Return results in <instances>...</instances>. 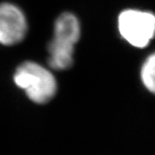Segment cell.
I'll list each match as a JSON object with an SVG mask.
<instances>
[{
    "mask_svg": "<svg viewBox=\"0 0 155 155\" xmlns=\"http://www.w3.org/2000/svg\"><path fill=\"white\" fill-rule=\"evenodd\" d=\"M81 24L75 14L64 12L56 19L53 38L48 44V63L55 70H66L74 64L75 45L81 38Z\"/></svg>",
    "mask_w": 155,
    "mask_h": 155,
    "instance_id": "6da1fadb",
    "label": "cell"
},
{
    "mask_svg": "<svg viewBox=\"0 0 155 155\" xmlns=\"http://www.w3.org/2000/svg\"><path fill=\"white\" fill-rule=\"evenodd\" d=\"M15 84L23 90L31 101L46 104L57 92V82L50 70L35 62L20 64L13 76Z\"/></svg>",
    "mask_w": 155,
    "mask_h": 155,
    "instance_id": "7a4b0ae2",
    "label": "cell"
},
{
    "mask_svg": "<svg viewBox=\"0 0 155 155\" xmlns=\"http://www.w3.org/2000/svg\"><path fill=\"white\" fill-rule=\"evenodd\" d=\"M120 37L136 48H145L155 38V14L150 12L129 8L118 17Z\"/></svg>",
    "mask_w": 155,
    "mask_h": 155,
    "instance_id": "3957f363",
    "label": "cell"
},
{
    "mask_svg": "<svg viewBox=\"0 0 155 155\" xmlns=\"http://www.w3.org/2000/svg\"><path fill=\"white\" fill-rule=\"evenodd\" d=\"M27 31V19L23 10L12 3H0V44H18L26 37Z\"/></svg>",
    "mask_w": 155,
    "mask_h": 155,
    "instance_id": "277c9868",
    "label": "cell"
},
{
    "mask_svg": "<svg viewBox=\"0 0 155 155\" xmlns=\"http://www.w3.org/2000/svg\"><path fill=\"white\" fill-rule=\"evenodd\" d=\"M140 78L143 85L151 94H155V52H152L144 61Z\"/></svg>",
    "mask_w": 155,
    "mask_h": 155,
    "instance_id": "5b68a950",
    "label": "cell"
}]
</instances>
